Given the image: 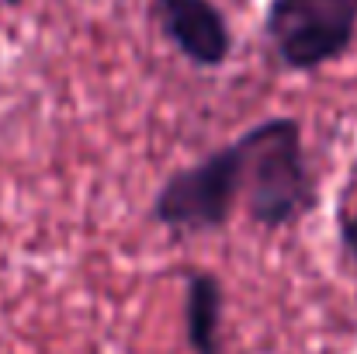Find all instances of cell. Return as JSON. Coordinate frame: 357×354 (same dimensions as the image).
<instances>
[{
  "label": "cell",
  "instance_id": "1",
  "mask_svg": "<svg viewBox=\"0 0 357 354\" xmlns=\"http://www.w3.org/2000/svg\"><path fill=\"white\" fill-rule=\"evenodd\" d=\"M243 153V209L267 230L302 223L319 198V177L305 149L302 121L291 115L264 118L236 139Z\"/></svg>",
  "mask_w": 357,
  "mask_h": 354
},
{
  "label": "cell",
  "instance_id": "2",
  "mask_svg": "<svg viewBox=\"0 0 357 354\" xmlns=\"http://www.w3.org/2000/svg\"><path fill=\"white\" fill-rule=\"evenodd\" d=\"M239 195H243V153L233 139L229 146L202 156L198 163L174 170L160 184L149 205V219L181 236L215 233L229 226Z\"/></svg>",
  "mask_w": 357,
  "mask_h": 354
},
{
  "label": "cell",
  "instance_id": "3",
  "mask_svg": "<svg viewBox=\"0 0 357 354\" xmlns=\"http://www.w3.org/2000/svg\"><path fill=\"white\" fill-rule=\"evenodd\" d=\"M264 38L288 73H316L357 42V0H271Z\"/></svg>",
  "mask_w": 357,
  "mask_h": 354
},
{
  "label": "cell",
  "instance_id": "4",
  "mask_svg": "<svg viewBox=\"0 0 357 354\" xmlns=\"http://www.w3.org/2000/svg\"><path fill=\"white\" fill-rule=\"evenodd\" d=\"M163 38L198 70H219L233 56V28L215 0H153Z\"/></svg>",
  "mask_w": 357,
  "mask_h": 354
},
{
  "label": "cell",
  "instance_id": "5",
  "mask_svg": "<svg viewBox=\"0 0 357 354\" xmlns=\"http://www.w3.org/2000/svg\"><path fill=\"white\" fill-rule=\"evenodd\" d=\"M226 292L215 271L191 267L184 274V341L191 354H222Z\"/></svg>",
  "mask_w": 357,
  "mask_h": 354
},
{
  "label": "cell",
  "instance_id": "6",
  "mask_svg": "<svg viewBox=\"0 0 357 354\" xmlns=\"http://www.w3.org/2000/svg\"><path fill=\"white\" fill-rule=\"evenodd\" d=\"M337 233H340V246H344V253L357 264V209L354 212H347V216H340Z\"/></svg>",
  "mask_w": 357,
  "mask_h": 354
}]
</instances>
